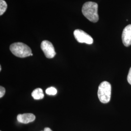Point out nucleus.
I'll return each mask as SVG.
<instances>
[{
    "label": "nucleus",
    "mask_w": 131,
    "mask_h": 131,
    "mask_svg": "<svg viewBox=\"0 0 131 131\" xmlns=\"http://www.w3.org/2000/svg\"><path fill=\"white\" fill-rule=\"evenodd\" d=\"M98 5L94 2H88L84 3L82 7V13L84 17L93 23L98 21Z\"/></svg>",
    "instance_id": "nucleus-1"
},
{
    "label": "nucleus",
    "mask_w": 131,
    "mask_h": 131,
    "mask_svg": "<svg viewBox=\"0 0 131 131\" xmlns=\"http://www.w3.org/2000/svg\"><path fill=\"white\" fill-rule=\"evenodd\" d=\"M10 50L14 56L20 58H25L31 56L32 50L31 48L22 42H16L12 44Z\"/></svg>",
    "instance_id": "nucleus-2"
},
{
    "label": "nucleus",
    "mask_w": 131,
    "mask_h": 131,
    "mask_svg": "<svg viewBox=\"0 0 131 131\" xmlns=\"http://www.w3.org/2000/svg\"><path fill=\"white\" fill-rule=\"evenodd\" d=\"M99 99L101 103H109L111 96V85L107 81H103L99 85L98 91Z\"/></svg>",
    "instance_id": "nucleus-3"
},
{
    "label": "nucleus",
    "mask_w": 131,
    "mask_h": 131,
    "mask_svg": "<svg viewBox=\"0 0 131 131\" xmlns=\"http://www.w3.org/2000/svg\"><path fill=\"white\" fill-rule=\"evenodd\" d=\"M74 36L76 40L79 43L92 44L93 42L92 38L88 34L80 29H76L74 31Z\"/></svg>",
    "instance_id": "nucleus-4"
},
{
    "label": "nucleus",
    "mask_w": 131,
    "mask_h": 131,
    "mask_svg": "<svg viewBox=\"0 0 131 131\" xmlns=\"http://www.w3.org/2000/svg\"><path fill=\"white\" fill-rule=\"evenodd\" d=\"M40 46L45 56L48 58H52L56 56V52L51 42L44 40L41 42Z\"/></svg>",
    "instance_id": "nucleus-5"
},
{
    "label": "nucleus",
    "mask_w": 131,
    "mask_h": 131,
    "mask_svg": "<svg viewBox=\"0 0 131 131\" xmlns=\"http://www.w3.org/2000/svg\"><path fill=\"white\" fill-rule=\"evenodd\" d=\"M122 40L124 45L129 47L131 45V24L126 26L123 30Z\"/></svg>",
    "instance_id": "nucleus-6"
},
{
    "label": "nucleus",
    "mask_w": 131,
    "mask_h": 131,
    "mask_svg": "<svg viewBox=\"0 0 131 131\" xmlns=\"http://www.w3.org/2000/svg\"><path fill=\"white\" fill-rule=\"evenodd\" d=\"M36 119L35 116L32 113H25L19 114L17 116V120L19 122L27 124L28 123L34 122Z\"/></svg>",
    "instance_id": "nucleus-7"
},
{
    "label": "nucleus",
    "mask_w": 131,
    "mask_h": 131,
    "mask_svg": "<svg viewBox=\"0 0 131 131\" xmlns=\"http://www.w3.org/2000/svg\"><path fill=\"white\" fill-rule=\"evenodd\" d=\"M32 96L35 100H40L44 98V95L42 89L38 88L35 89L32 92Z\"/></svg>",
    "instance_id": "nucleus-8"
},
{
    "label": "nucleus",
    "mask_w": 131,
    "mask_h": 131,
    "mask_svg": "<svg viewBox=\"0 0 131 131\" xmlns=\"http://www.w3.org/2000/svg\"><path fill=\"white\" fill-rule=\"evenodd\" d=\"M7 7V5L4 0H0V15H2L6 11Z\"/></svg>",
    "instance_id": "nucleus-9"
},
{
    "label": "nucleus",
    "mask_w": 131,
    "mask_h": 131,
    "mask_svg": "<svg viewBox=\"0 0 131 131\" xmlns=\"http://www.w3.org/2000/svg\"><path fill=\"white\" fill-rule=\"evenodd\" d=\"M57 92L56 89L54 87H50L46 90V93L49 95H55Z\"/></svg>",
    "instance_id": "nucleus-10"
},
{
    "label": "nucleus",
    "mask_w": 131,
    "mask_h": 131,
    "mask_svg": "<svg viewBox=\"0 0 131 131\" xmlns=\"http://www.w3.org/2000/svg\"><path fill=\"white\" fill-rule=\"evenodd\" d=\"M5 93V89L2 86H0V98H2Z\"/></svg>",
    "instance_id": "nucleus-11"
},
{
    "label": "nucleus",
    "mask_w": 131,
    "mask_h": 131,
    "mask_svg": "<svg viewBox=\"0 0 131 131\" xmlns=\"http://www.w3.org/2000/svg\"><path fill=\"white\" fill-rule=\"evenodd\" d=\"M127 80L128 83L131 84V68L130 69V70L129 71L128 76H127Z\"/></svg>",
    "instance_id": "nucleus-12"
},
{
    "label": "nucleus",
    "mask_w": 131,
    "mask_h": 131,
    "mask_svg": "<svg viewBox=\"0 0 131 131\" xmlns=\"http://www.w3.org/2000/svg\"><path fill=\"white\" fill-rule=\"evenodd\" d=\"M52 131V130L50 129V128H48V127H46V128H44V131Z\"/></svg>",
    "instance_id": "nucleus-13"
},
{
    "label": "nucleus",
    "mask_w": 131,
    "mask_h": 131,
    "mask_svg": "<svg viewBox=\"0 0 131 131\" xmlns=\"http://www.w3.org/2000/svg\"><path fill=\"white\" fill-rule=\"evenodd\" d=\"M2 70V67H1V66H0V71H1Z\"/></svg>",
    "instance_id": "nucleus-14"
}]
</instances>
